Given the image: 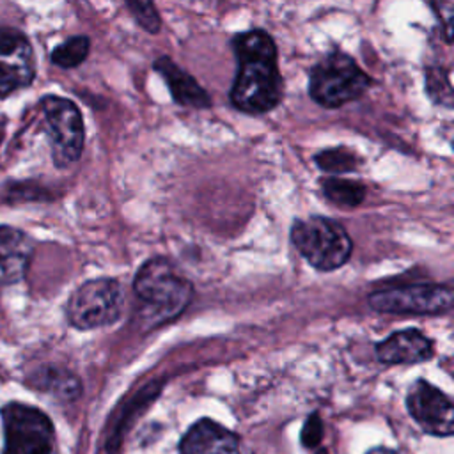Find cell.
Wrapping results in <instances>:
<instances>
[{"label":"cell","instance_id":"d6986e66","mask_svg":"<svg viewBox=\"0 0 454 454\" xmlns=\"http://www.w3.org/2000/svg\"><path fill=\"white\" fill-rule=\"evenodd\" d=\"M426 89L434 103L450 106L452 105V87L449 73L442 67H427L426 73Z\"/></svg>","mask_w":454,"mask_h":454},{"label":"cell","instance_id":"e0dca14e","mask_svg":"<svg viewBox=\"0 0 454 454\" xmlns=\"http://www.w3.org/2000/svg\"><path fill=\"white\" fill-rule=\"evenodd\" d=\"M316 165L330 174H335V177H339L340 174H348V172H355L360 165V158L355 151L339 145V147H332V149H323L314 156Z\"/></svg>","mask_w":454,"mask_h":454},{"label":"cell","instance_id":"9c48e42d","mask_svg":"<svg viewBox=\"0 0 454 454\" xmlns=\"http://www.w3.org/2000/svg\"><path fill=\"white\" fill-rule=\"evenodd\" d=\"M406 408L420 429L433 436H450L454 406L445 392L426 380H417L406 395Z\"/></svg>","mask_w":454,"mask_h":454},{"label":"cell","instance_id":"5b68a950","mask_svg":"<svg viewBox=\"0 0 454 454\" xmlns=\"http://www.w3.org/2000/svg\"><path fill=\"white\" fill-rule=\"evenodd\" d=\"M124 307V293L119 280L110 277L83 282L67 300L66 316L78 330H92L115 323Z\"/></svg>","mask_w":454,"mask_h":454},{"label":"cell","instance_id":"52a82bcc","mask_svg":"<svg viewBox=\"0 0 454 454\" xmlns=\"http://www.w3.org/2000/svg\"><path fill=\"white\" fill-rule=\"evenodd\" d=\"M5 454H53V424L41 410L9 403L2 408Z\"/></svg>","mask_w":454,"mask_h":454},{"label":"cell","instance_id":"44dd1931","mask_svg":"<svg viewBox=\"0 0 454 454\" xmlns=\"http://www.w3.org/2000/svg\"><path fill=\"white\" fill-rule=\"evenodd\" d=\"M321 438H323V420H321L319 413L314 411L307 417V420L301 427L300 440L305 449H316L319 445Z\"/></svg>","mask_w":454,"mask_h":454},{"label":"cell","instance_id":"3957f363","mask_svg":"<svg viewBox=\"0 0 454 454\" xmlns=\"http://www.w3.org/2000/svg\"><path fill=\"white\" fill-rule=\"evenodd\" d=\"M369 87L371 76L340 50L321 57L309 74V96L323 108H339L355 101Z\"/></svg>","mask_w":454,"mask_h":454},{"label":"cell","instance_id":"8fae6325","mask_svg":"<svg viewBox=\"0 0 454 454\" xmlns=\"http://www.w3.org/2000/svg\"><path fill=\"white\" fill-rule=\"evenodd\" d=\"M181 454H241L239 438L211 419H200L184 433Z\"/></svg>","mask_w":454,"mask_h":454},{"label":"cell","instance_id":"ac0fdd59","mask_svg":"<svg viewBox=\"0 0 454 454\" xmlns=\"http://www.w3.org/2000/svg\"><path fill=\"white\" fill-rule=\"evenodd\" d=\"M89 50H90V39L87 35H73L51 50L50 60L57 67L73 69V67H78L87 59Z\"/></svg>","mask_w":454,"mask_h":454},{"label":"cell","instance_id":"603a6c76","mask_svg":"<svg viewBox=\"0 0 454 454\" xmlns=\"http://www.w3.org/2000/svg\"><path fill=\"white\" fill-rule=\"evenodd\" d=\"M367 454H397V452L388 450V449H383V447H378V449H374V450H371V452H367Z\"/></svg>","mask_w":454,"mask_h":454},{"label":"cell","instance_id":"ffe728a7","mask_svg":"<svg viewBox=\"0 0 454 454\" xmlns=\"http://www.w3.org/2000/svg\"><path fill=\"white\" fill-rule=\"evenodd\" d=\"M126 7L129 9L133 20L149 34H158L161 27V18L158 14V9L153 2L144 0H129L126 2Z\"/></svg>","mask_w":454,"mask_h":454},{"label":"cell","instance_id":"d4e9b609","mask_svg":"<svg viewBox=\"0 0 454 454\" xmlns=\"http://www.w3.org/2000/svg\"><path fill=\"white\" fill-rule=\"evenodd\" d=\"M316 454H328V450H326V449H317Z\"/></svg>","mask_w":454,"mask_h":454},{"label":"cell","instance_id":"8992f818","mask_svg":"<svg viewBox=\"0 0 454 454\" xmlns=\"http://www.w3.org/2000/svg\"><path fill=\"white\" fill-rule=\"evenodd\" d=\"M41 110L51 142V158L55 167L66 168L76 163L83 151L85 129L78 106L60 96H43Z\"/></svg>","mask_w":454,"mask_h":454},{"label":"cell","instance_id":"cb8c5ba5","mask_svg":"<svg viewBox=\"0 0 454 454\" xmlns=\"http://www.w3.org/2000/svg\"><path fill=\"white\" fill-rule=\"evenodd\" d=\"M2 140H4V121L0 119V144H2Z\"/></svg>","mask_w":454,"mask_h":454},{"label":"cell","instance_id":"6da1fadb","mask_svg":"<svg viewBox=\"0 0 454 454\" xmlns=\"http://www.w3.org/2000/svg\"><path fill=\"white\" fill-rule=\"evenodd\" d=\"M231 46L236 57V76L229 92L232 106L250 115L277 108L284 96V78L273 37L262 28H252L236 34Z\"/></svg>","mask_w":454,"mask_h":454},{"label":"cell","instance_id":"2e32d148","mask_svg":"<svg viewBox=\"0 0 454 454\" xmlns=\"http://www.w3.org/2000/svg\"><path fill=\"white\" fill-rule=\"evenodd\" d=\"M321 190L325 197L340 207H356L365 199V186L360 181L344 177H326L321 181Z\"/></svg>","mask_w":454,"mask_h":454},{"label":"cell","instance_id":"7c38bea8","mask_svg":"<svg viewBox=\"0 0 454 454\" xmlns=\"http://www.w3.org/2000/svg\"><path fill=\"white\" fill-rule=\"evenodd\" d=\"M34 254L32 238L11 225H0V286L25 278Z\"/></svg>","mask_w":454,"mask_h":454},{"label":"cell","instance_id":"ba28073f","mask_svg":"<svg viewBox=\"0 0 454 454\" xmlns=\"http://www.w3.org/2000/svg\"><path fill=\"white\" fill-rule=\"evenodd\" d=\"M450 284H408L376 289L367 296V303L383 314H445L452 309Z\"/></svg>","mask_w":454,"mask_h":454},{"label":"cell","instance_id":"9a60e30c","mask_svg":"<svg viewBox=\"0 0 454 454\" xmlns=\"http://www.w3.org/2000/svg\"><path fill=\"white\" fill-rule=\"evenodd\" d=\"M32 383L34 387L67 401L78 397L82 390L80 380L73 372L60 367H53V365L41 367L37 372H34Z\"/></svg>","mask_w":454,"mask_h":454},{"label":"cell","instance_id":"4fadbf2b","mask_svg":"<svg viewBox=\"0 0 454 454\" xmlns=\"http://www.w3.org/2000/svg\"><path fill=\"white\" fill-rule=\"evenodd\" d=\"M433 340L415 328L394 332L376 344V358L388 365L426 362L433 356Z\"/></svg>","mask_w":454,"mask_h":454},{"label":"cell","instance_id":"277c9868","mask_svg":"<svg viewBox=\"0 0 454 454\" xmlns=\"http://www.w3.org/2000/svg\"><path fill=\"white\" fill-rule=\"evenodd\" d=\"M291 241L317 271L339 270L349 261L353 252V241L348 231L339 222L319 215L294 220L291 225Z\"/></svg>","mask_w":454,"mask_h":454},{"label":"cell","instance_id":"7402d4cb","mask_svg":"<svg viewBox=\"0 0 454 454\" xmlns=\"http://www.w3.org/2000/svg\"><path fill=\"white\" fill-rule=\"evenodd\" d=\"M429 7L434 11L436 20L442 25L447 44H450L452 27H454V4L452 2H436V4H429Z\"/></svg>","mask_w":454,"mask_h":454},{"label":"cell","instance_id":"7a4b0ae2","mask_svg":"<svg viewBox=\"0 0 454 454\" xmlns=\"http://www.w3.org/2000/svg\"><path fill=\"white\" fill-rule=\"evenodd\" d=\"M133 291L144 303V317L156 326L183 314L193 298L192 282L167 257L147 259L135 275Z\"/></svg>","mask_w":454,"mask_h":454},{"label":"cell","instance_id":"5bb4252c","mask_svg":"<svg viewBox=\"0 0 454 454\" xmlns=\"http://www.w3.org/2000/svg\"><path fill=\"white\" fill-rule=\"evenodd\" d=\"M153 67L165 80V83L168 85V90L177 105L190 106V108H209L211 106V98L199 85V82L190 73L181 69L167 55L158 57L153 62Z\"/></svg>","mask_w":454,"mask_h":454},{"label":"cell","instance_id":"30bf717a","mask_svg":"<svg viewBox=\"0 0 454 454\" xmlns=\"http://www.w3.org/2000/svg\"><path fill=\"white\" fill-rule=\"evenodd\" d=\"M35 76L32 44L16 28L0 27V98L28 87Z\"/></svg>","mask_w":454,"mask_h":454}]
</instances>
